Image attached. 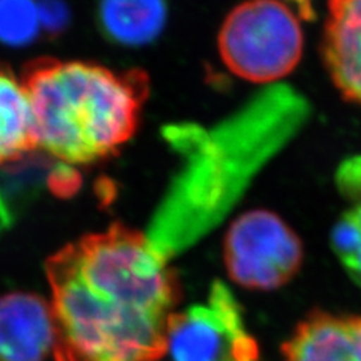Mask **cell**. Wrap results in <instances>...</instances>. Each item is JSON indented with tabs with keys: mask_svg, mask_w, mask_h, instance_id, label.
Wrapping results in <instances>:
<instances>
[{
	"mask_svg": "<svg viewBox=\"0 0 361 361\" xmlns=\"http://www.w3.org/2000/svg\"><path fill=\"white\" fill-rule=\"evenodd\" d=\"M56 343L51 304L25 292L0 298V361H45Z\"/></svg>",
	"mask_w": 361,
	"mask_h": 361,
	"instance_id": "8992f818",
	"label": "cell"
},
{
	"mask_svg": "<svg viewBox=\"0 0 361 361\" xmlns=\"http://www.w3.org/2000/svg\"><path fill=\"white\" fill-rule=\"evenodd\" d=\"M56 163V158L37 149L0 167V233L13 228L49 191Z\"/></svg>",
	"mask_w": 361,
	"mask_h": 361,
	"instance_id": "9c48e42d",
	"label": "cell"
},
{
	"mask_svg": "<svg viewBox=\"0 0 361 361\" xmlns=\"http://www.w3.org/2000/svg\"><path fill=\"white\" fill-rule=\"evenodd\" d=\"M343 267L348 269L349 276L355 281L357 285L361 286V244L358 247V250L351 256L348 257L346 261L342 262Z\"/></svg>",
	"mask_w": 361,
	"mask_h": 361,
	"instance_id": "9a60e30c",
	"label": "cell"
},
{
	"mask_svg": "<svg viewBox=\"0 0 361 361\" xmlns=\"http://www.w3.org/2000/svg\"><path fill=\"white\" fill-rule=\"evenodd\" d=\"M167 18L164 0H99L98 21L104 35L126 47L149 44Z\"/></svg>",
	"mask_w": 361,
	"mask_h": 361,
	"instance_id": "30bf717a",
	"label": "cell"
},
{
	"mask_svg": "<svg viewBox=\"0 0 361 361\" xmlns=\"http://www.w3.org/2000/svg\"><path fill=\"white\" fill-rule=\"evenodd\" d=\"M82 187V175L71 164L56 163L49 179V193L58 197H71Z\"/></svg>",
	"mask_w": 361,
	"mask_h": 361,
	"instance_id": "5bb4252c",
	"label": "cell"
},
{
	"mask_svg": "<svg viewBox=\"0 0 361 361\" xmlns=\"http://www.w3.org/2000/svg\"><path fill=\"white\" fill-rule=\"evenodd\" d=\"M53 358H54V361H80V360H77L71 353H68L65 348H62L58 343H56Z\"/></svg>",
	"mask_w": 361,
	"mask_h": 361,
	"instance_id": "2e32d148",
	"label": "cell"
},
{
	"mask_svg": "<svg viewBox=\"0 0 361 361\" xmlns=\"http://www.w3.org/2000/svg\"><path fill=\"white\" fill-rule=\"evenodd\" d=\"M166 354L171 361H259L240 302L221 281L212 285L205 302L172 313Z\"/></svg>",
	"mask_w": 361,
	"mask_h": 361,
	"instance_id": "5b68a950",
	"label": "cell"
},
{
	"mask_svg": "<svg viewBox=\"0 0 361 361\" xmlns=\"http://www.w3.org/2000/svg\"><path fill=\"white\" fill-rule=\"evenodd\" d=\"M58 343L80 361H160L180 300L169 257L122 223L49 257Z\"/></svg>",
	"mask_w": 361,
	"mask_h": 361,
	"instance_id": "6da1fadb",
	"label": "cell"
},
{
	"mask_svg": "<svg viewBox=\"0 0 361 361\" xmlns=\"http://www.w3.org/2000/svg\"><path fill=\"white\" fill-rule=\"evenodd\" d=\"M285 361H361V316L314 312L283 345Z\"/></svg>",
	"mask_w": 361,
	"mask_h": 361,
	"instance_id": "ba28073f",
	"label": "cell"
},
{
	"mask_svg": "<svg viewBox=\"0 0 361 361\" xmlns=\"http://www.w3.org/2000/svg\"><path fill=\"white\" fill-rule=\"evenodd\" d=\"M321 53L334 87L361 106V0H329Z\"/></svg>",
	"mask_w": 361,
	"mask_h": 361,
	"instance_id": "52a82bcc",
	"label": "cell"
},
{
	"mask_svg": "<svg viewBox=\"0 0 361 361\" xmlns=\"http://www.w3.org/2000/svg\"><path fill=\"white\" fill-rule=\"evenodd\" d=\"M217 49L233 75L255 85L274 83L298 66L304 32L281 0H244L224 17Z\"/></svg>",
	"mask_w": 361,
	"mask_h": 361,
	"instance_id": "3957f363",
	"label": "cell"
},
{
	"mask_svg": "<svg viewBox=\"0 0 361 361\" xmlns=\"http://www.w3.org/2000/svg\"><path fill=\"white\" fill-rule=\"evenodd\" d=\"M37 149L26 89L21 78L0 65V167Z\"/></svg>",
	"mask_w": 361,
	"mask_h": 361,
	"instance_id": "8fae6325",
	"label": "cell"
},
{
	"mask_svg": "<svg viewBox=\"0 0 361 361\" xmlns=\"http://www.w3.org/2000/svg\"><path fill=\"white\" fill-rule=\"evenodd\" d=\"M41 29L49 35H59L70 23V9L63 0H37Z\"/></svg>",
	"mask_w": 361,
	"mask_h": 361,
	"instance_id": "4fadbf2b",
	"label": "cell"
},
{
	"mask_svg": "<svg viewBox=\"0 0 361 361\" xmlns=\"http://www.w3.org/2000/svg\"><path fill=\"white\" fill-rule=\"evenodd\" d=\"M302 257L300 236L273 211H245L224 235L226 269L247 289L273 290L286 285L300 271Z\"/></svg>",
	"mask_w": 361,
	"mask_h": 361,
	"instance_id": "277c9868",
	"label": "cell"
},
{
	"mask_svg": "<svg viewBox=\"0 0 361 361\" xmlns=\"http://www.w3.org/2000/svg\"><path fill=\"white\" fill-rule=\"evenodd\" d=\"M38 149L58 161L92 164L119 154L137 133L149 97L142 70L39 58L21 73Z\"/></svg>",
	"mask_w": 361,
	"mask_h": 361,
	"instance_id": "7a4b0ae2",
	"label": "cell"
},
{
	"mask_svg": "<svg viewBox=\"0 0 361 361\" xmlns=\"http://www.w3.org/2000/svg\"><path fill=\"white\" fill-rule=\"evenodd\" d=\"M41 30L37 0H0V42L25 47Z\"/></svg>",
	"mask_w": 361,
	"mask_h": 361,
	"instance_id": "7c38bea8",
	"label": "cell"
}]
</instances>
